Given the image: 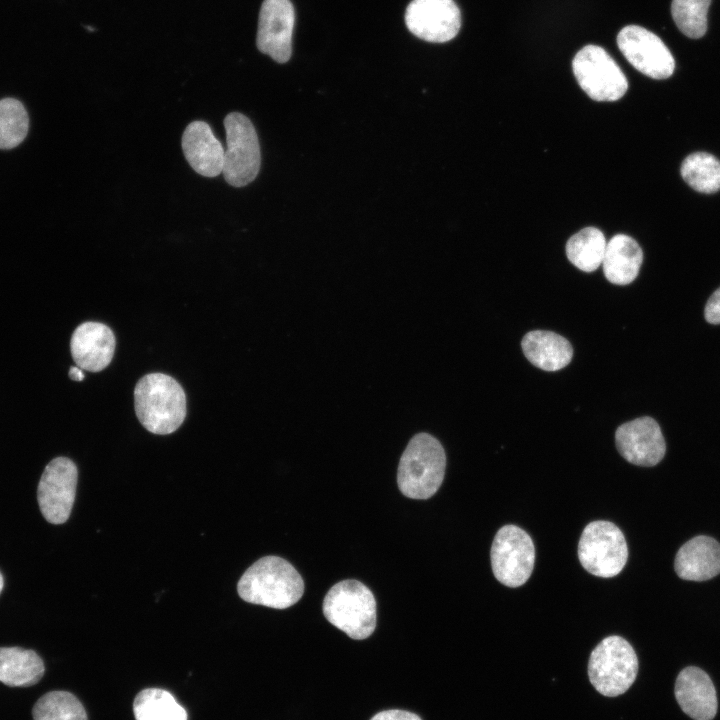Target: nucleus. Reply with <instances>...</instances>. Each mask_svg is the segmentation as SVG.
<instances>
[{
    "instance_id": "nucleus-30",
    "label": "nucleus",
    "mask_w": 720,
    "mask_h": 720,
    "mask_svg": "<svg viewBox=\"0 0 720 720\" xmlns=\"http://www.w3.org/2000/svg\"><path fill=\"white\" fill-rule=\"evenodd\" d=\"M68 375L73 381H82L84 379V373L78 366L70 367Z\"/></svg>"
},
{
    "instance_id": "nucleus-9",
    "label": "nucleus",
    "mask_w": 720,
    "mask_h": 720,
    "mask_svg": "<svg viewBox=\"0 0 720 720\" xmlns=\"http://www.w3.org/2000/svg\"><path fill=\"white\" fill-rule=\"evenodd\" d=\"M495 578L508 587L523 585L531 576L535 563V547L531 537L515 525L501 527L490 550Z\"/></svg>"
},
{
    "instance_id": "nucleus-19",
    "label": "nucleus",
    "mask_w": 720,
    "mask_h": 720,
    "mask_svg": "<svg viewBox=\"0 0 720 720\" xmlns=\"http://www.w3.org/2000/svg\"><path fill=\"white\" fill-rule=\"evenodd\" d=\"M521 347L525 357L545 371H557L567 366L573 356L571 344L563 336L545 330L528 332Z\"/></svg>"
},
{
    "instance_id": "nucleus-27",
    "label": "nucleus",
    "mask_w": 720,
    "mask_h": 720,
    "mask_svg": "<svg viewBox=\"0 0 720 720\" xmlns=\"http://www.w3.org/2000/svg\"><path fill=\"white\" fill-rule=\"evenodd\" d=\"M711 0H672L671 14L678 29L696 39L707 30V13Z\"/></svg>"
},
{
    "instance_id": "nucleus-28",
    "label": "nucleus",
    "mask_w": 720,
    "mask_h": 720,
    "mask_svg": "<svg viewBox=\"0 0 720 720\" xmlns=\"http://www.w3.org/2000/svg\"><path fill=\"white\" fill-rule=\"evenodd\" d=\"M705 318L711 324H720V288L707 301Z\"/></svg>"
},
{
    "instance_id": "nucleus-12",
    "label": "nucleus",
    "mask_w": 720,
    "mask_h": 720,
    "mask_svg": "<svg viewBox=\"0 0 720 720\" xmlns=\"http://www.w3.org/2000/svg\"><path fill=\"white\" fill-rule=\"evenodd\" d=\"M405 23L418 38L443 43L453 39L461 27V13L453 0H412Z\"/></svg>"
},
{
    "instance_id": "nucleus-29",
    "label": "nucleus",
    "mask_w": 720,
    "mask_h": 720,
    "mask_svg": "<svg viewBox=\"0 0 720 720\" xmlns=\"http://www.w3.org/2000/svg\"><path fill=\"white\" fill-rule=\"evenodd\" d=\"M370 720H421V718L404 710H385L374 715Z\"/></svg>"
},
{
    "instance_id": "nucleus-7",
    "label": "nucleus",
    "mask_w": 720,
    "mask_h": 720,
    "mask_svg": "<svg viewBox=\"0 0 720 720\" xmlns=\"http://www.w3.org/2000/svg\"><path fill=\"white\" fill-rule=\"evenodd\" d=\"M227 147L224 151L223 175L233 187L251 183L261 166L260 145L252 122L239 112L224 119Z\"/></svg>"
},
{
    "instance_id": "nucleus-6",
    "label": "nucleus",
    "mask_w": 720,
    "mask_h": 720,
    "mask_svg": "<svg viewBox=\"0 0 720 720\" xmlns=\"http://www.w3.org/2000/svg\"><path fill=\"white\" fill-rule=\"evenodd\" d=\"M578 558L583 568L594 576L610 578L618 575L628 559L624 534L613 522H590L580 536Z\"/></svg>"
},
{
    "instance_id": "nucleus-3",
    "label": "nucleus",
    "mask_w": 720,
    "mask_h": 720,
    "mask_svg": "<svg viewBox=\"0 0 720 720\" xmlns=\"http://www.w3.org/2000/svg\"><path fill=\"white\" fill-rule=\"evenodd\" d=\"M445 468L446 455L440 442L428 433H418L401 456L398 487L409 498L428 499L441 486Z\"/></svg>"
},
{
    "instance_id": "nucleus-10",
    "label": "nucleus",
    "mask_w": 720,
    "mask_h": 720,
    "mask_svg": "<svg viewBox=\"0 0 720 720\" xmlns=\"http://www.w3.org/2000/svg\"><path fill=\"white\" fill-rule=\"evenodd\" d=\"M78 469L67 457H57L45 467L37 490V500L44 518L52 524L65 523L71 513Z\"/></svg>"
},
{
    "instance_id": "nucleus-24",
    "label": "nucleus",
    "mask_w": 720,
    "mask_h": 720,
    "mask_svg": "<svg viewBox=\"0 0 720 720\" xmlns=\"http://www.w3.org/2000/svg\"><path fill=\"white\" fill-rule=\"evenodd\" d=\"M681 176L694 190L714 193L720 190V161L707 152H694L681 164Z\"/></svg>"
},
{
    "instance_id": "nucleus-16",
    "label": "nucleus",
    "mask_w": 720,
    "mask_h": 720,
    "mask_svg": "<svg viewBox=\"0 0 720 720\" xmlns=\"http://www.w3.org/2000/svg\"><path fill=\"white\" fill-rule=\"evenodd\" d=\"M680 708L694 720H712L718 708L717 694L709 675L689 666L678 674L674 688Z\"/></svg>"
},
{
    "instance_id": "nucleus-31",
    "label": "nucleus",
    "mask_w": 720,
    "mask_h": 720,
    "mask_svg": "<svg viewBox=\"0 0 720 720\" xmlns=\"http://www.w3.org/2000/svg\"><path fill=\"white\" fill-rule=\"evenodd\" d=\"M3 584H4L3 576H2V574L0 573V593H1L2 589H3Z\"/></svg>"
},
{
    "instance_id": "nucleus-23",
    "label": "nucleus",
    "mask_w": 720,
    "mask_h": 720,
    "mask_svg": "<svg viewBox=\"0 0 720 720\" xmlns=\"http://www.w3.org/2000/svg\"><path fill=\"white\" fill-rule=\"evenodd\" d=\"M136 720H187L186 710L174 696L160 688L140 691L133 703Z\"/></svg>"
},
{
    "instance_id": "nucleus-8",
    "label": "nucleus",
    "mask_w": 720,
    "mask_h": 720,
    "mask_svg": "<svg viewBox=\"0 0 720 720\" xmlns=\"http://www.w3.org/2000/svg\"><path fill=\"white\" fill-rule=\"evenodd\" d=\"M572 69L579 86L595 101H616L627 91L625 75L600 46L583 47L575 55Z\"/></svg>"
},
{
    "instance_id": "nucleus-13",
    "label": "nucleus",
    "mask_w": 720,
    "mask_h": 720,
    "mask_svg": "<svg viewBox=\"0 0 720 720\" xmlns=\"http://www.w3.org/2000/svg\"><path fill=\"white\" fill-rule=\"evenodd\" d=\"M294 7L290 0H264L260 9L257 47L278 63L287 62L292 53Z\"/></svg>"
},
{
    "instance_id": "nucleus-1",
    "label": "nucleus",
    "mask_w": 720,
    "mask_h": 720,
    "mask_svg": "<svg viewBox=\"0 0 720 720\" xmlns=\"http://www.w3.org/2000/svg\"><path fill=\"white\" fill-rule=\"evenodd\" d=\"M237 591L246 602L275 609L296 604L304 593V582L287 560L265 556L241 576Z\"/></svg>"
},
{
    "instance_id": "nucleus-25",
    "label": "nucleus",
    "mask_w": 720,
    "mask_h": 720,
    "mask_svg": "<svg viewBox=\"0 0 720 720\" xmlns=\"http://www.w3.org/2000/svg\"><path fill=\"white\" fill-rule=\"evenodd\" d=\"M32 715L34 720H88L81 702L67 691H51L41 696Z\"/></svg>"
},
{
    "instance_id": "nucleus-15",
    "label": "nucleus",
    "mask_w": 720,
    "mask_h": 720,
    "mask_svg": "<svg viewBox=\"0 0 720 720\" xmlns=\"http://www.w3.org/2000/svg\"><path fill=\"white\" fill-rule=\"evenodd\" d=\"M116 339L112 330L105 324L87 321L73 332L70 349L76 365L90 372H100L106 368L114 355Z\"/></svg>"
},
{
    "instance_id": "nucleus-17",
    "label": "nucleus",
    "mask_w": 720,
    "mask_h": 720,
    "mask_svg": "<svg viewBox=\"0 0 720 720\" xmlns=\"http://www.w3.org/2000/svg\"><path fill=\"white\" fill-rule=\"evenodd\" d=\"M182 149L192 169L204 177H216L223 171L224 148L204 121H193L182 135Z\"/></svg>"
},
{
    "instance_id": "nucleus-4",
    "label": "nucleus",
    "mask_w": 720,
    "mask_h": 720,
    "mask_svg": "<svg viewBox=\"0 0 720 720\" xmlns=\"http://www.w3.org/2000/svg\"><path fill=\"white\" fill-rule=\"evenodd\" d=\"M323 614L350 638L363 640L376 628V600L370 589L357 580L333 585L323 600Z\"/></svg>"
},
{
    "instance_id": "nucleus-18",
    "label": "nucleus",
    "mask_w": 720,
    "mask_h": 720,
    "mask_svg": "<svg viewBox=\"0 0 720 720\" xmlns=\"http://www.w3.org/2000/svg\"><path fill=\"white\" fill-rule=\"evenodd\" d=\"M674 568L688 581H706L720 573V544L708 536H696L678 550Z\"/></svg>"
},
{
    "instance_id": "nucleus-14",
    "label": "nucleus",
    "mask_w": 720,
    "mask_h": 720,
    "mask_svg": "<svg viewBox=\"0 0 720 720\" xmlns=\"http://www.w3.org/2000/svg\"><path fill=\"white\" fill-rule=\"evenodd\" d=\"M615 444L626 461L643 467L658 464L666 452L658 423L647 416L620 425L615 432Z\"/></svg>"
},
{
    "instance_id": "nucleus-22",
    "label": "nucleus",
    "mask_w": 720,
    "mask_h": 720,
    "mask_svg": "<svg viewBox=\"0 0 720 720\" xmlns=\"http://www.w3.org/2000/svg\"><path fill=\"white\" fill-rule=\"evenodd\" d=\"M606 239L595 227H587L574 234L566 244L568 260L584 272H593L602 265Z\"/></svg>"
},
{
    "instance_id": "nucleus-5",
    "label": "nucleus",
    "mask_w": 720,
    "mask_h": 720,
    "mask_svg": "<svg viewBox=\"0 0 720 720\" xmlns=\"http://www.w3.org/2000/svg\"><path fill=\"white\" fill-rule=\"evenodd\" d=\"M638 658L631 644L621 636L604 638L591 652L588 676L602 695L615 697L625 693L638 673Z\"/></svg>"
},
{
    "instance_id": "nucleus-20",
    "label": "nucleus",
    "mask_w": 720,
    "mask_h": 720,
    "mask_svg": "<svg viewBox=\"0 0 720 720\" xmlns=\"http://www.w3.org/2000/svg\"><path fill=\"white\" fill-rule=\"evenodd\" d=\"M643 260L639 244L630 236L617 234L606 245L602 262L606 279L616 285H627L637 277Z\"/></svg>"
},
{
    "instance_id": "nucleus-11",
    "label": "nucleus",
    "mask_w": 720,
    "mask_h": 720,
    "mask_svg": "<svg viewBox=\"0 0 720 720\" xmlns=\"http://www.w3.org/2000/svg\"><path fill=\"white\" fill-rule=\"evenodd\" d=\"M617 45L627 61L639 72L653 79H666L675 69L674 58L654 33L628 25L617 35Z\"/></svg>"
},
{
    "instance_id": "nucleus-26",
    "label": "nucleus",
    "mask_w": 720,
    "mask_h": 720,
    "mask_svg": "<svg viewBox=\"0 0 720 720\" xmlns=\"http://www.w3.org/2000/svg\"><path fill=\"white\" fill-rule=\"evenodd\" d=\"M28 128L29 117L23 104L14 98L0 100V149L18 146Z\"/></svg>"
},
{
    "instance_id": "nucleus-21",
    "label": "nucleus",
    "mask_w": 720,
    "mask_h": 720,
    "mask_svg": "<svg viewBox=\"0 0 720 720\" xmlns=\"http://www.w3.org/2000/svg\"><path fill=\"white\" fill-rule=\"evenodd\" d=\"M45 667L33 650L0 647V682L9 687H29L43 677Z\"/></svg>"
},
{
    "instance_id": "nucleus-2",
    "label": "nucleus",
    "mask_w": 720,
    "mask_h": 720,
    "mask_svg": "<svg viewBox=\"0 0 720 720\" xmlns=\"http://www.w3.org/2000/svg\"><path fill=\"white\" fill-rule=\"evenodd\" d=\"M135 413L142 426L153 434L176 431L186 416V395L171 376L151 373L143 376L134 389Z\"/></svg>"
}]
</instances>
